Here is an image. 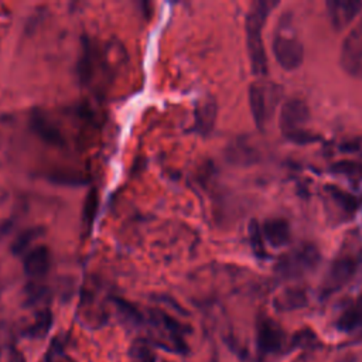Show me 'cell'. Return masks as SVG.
<instances>
[{
	"mask_svg": "<svg viewBox=\"0 0 362 362\" xmlns=\"http://www.w3.org/2000/svg\"><path fill=\"white\" fill-rule=\"evenodd\" d=\"M279 4V1L272 0H257L253 1L246 14V45L252 72L257 76L267 74V55L263 44V28L266 20L272 10Z\"/></svg>",
	"mask_w": 362,
	"mask_h": 362,
	"instance_id": "6da1fadb",
	"label": "cell"
},
{
	"mask_svg": "<svg viewBox=\"0 0 362 362\" xmlns=\"http://www.w3.org/2000/svg\"><path fill=\"white\" fill-rule=\"evenodd\" d=\"M96 208V197L93 194V191L88 195L86 198V205H85V218L88 219V225H90L92 219H93V215H95V209Z\"/></svg>",
	"mask_w": 362,
	"mask_h": 362,
	"instance_id": "7402d4cb",
	"label": "cell"
},
{
	"mask_svg": "<svg viewBox=\"0 0 362 362\" xmlns=\"http://www.w3.org/2000/svg\"><path fill=\"white\" fill-rule=\"evenodd\" d=\"M305 303H307L305 293L298 288L286 290L276 298V307L279 310H293L304 305Z\"/></svg>",
	"mask_w": 362,
	"mask_h": 362,
	"instance_id": "ac0fdd59",
	"label": "cell"
},
{
	"mask_svg": "<svg viewBox=\"0 0 362 362\" xmlns=\"http://www.w3.org/2000/svg\"><path fill=\"white\" fill-rule=\"evenodd\" d=\"M0 362H25V359L14 345H3L0 346Z\"/></svg>",
	"mask_w": 362,
	"mask_h": 362,
	"instance_id": "44dd1931",
	"label": "cell"
},
{
	"mask_svg": "<svg viewBox=\"0 0 362 362\" xmlns=\"http://www.w3.org/2000/svg\"><path fill=\"white\" fill-rule=\"evenodd\" d=\"M130 362H156V355L151 349V344L144 338H137L129 348Z\"/></svg>",
	"mask_w": 362,
	"mask_h": 362,
	"instance_id": "e0dca14e",
	"label": "cell"
},
{
	"mask_svg": "<svg viewBox=\"0 0 362 362\" xmlns=\"http://www.w3.org/2000/svg\"><path fill=\"white\" fill-rule=\"evenodd\" d=\"M283 89L280 85L272 81L257 79L249 86V106L253 120L259 129H263L273 116Z\"/></svg>",
	"mask_w": 362,
	"mask_h": 362,
	"instance_id": "3957f363",
	"label": "cell"
},
{
	"mask_svg": "<svg viewBox=\"0 0 362 362\" xmlns=\"http://www.w3.org/2000/svg\"><path fill=\"white\" fill-rule=\"evenodd\" d=\"M283 329L270 318L260 320L257 325V346L263 354L276 352L283 345Z\"/></svg>",
	"mask_w": 362,
	"mask_h": 362,
	"instance_id": "9c48e42d",
	"label": "cell"
},
{
	"mask_svg": "<svg viewBox=\"0 0 362 362\" xmlns=\"http://www.w3.org/2000/svg\"><path fill=\"white\" fill-rule=\"evenodd\" d=\"M328 17L334 30L341 31L348 27L362 10V3L355 0H329L327 1Z\"/></svg>",
	"mask_w": 362,
	"mask_h": 362,
	"instance_id": "ba28073f",
	"label": "cell"
},
{
	"mask_svg": "<svg viewBox=\"0 0 362 362\" xmlns=\"http://www.w3.org/2000/svg\"><path fill=\"white\" fill-rule=\"evenodd\" d=\"M216 113H218V106L214 98L206 96L201 99L195 109V120H194L195 130L202 136L209 134L214 129Z\"/></svg>",
	"mask_w": 362,
	"mask_h": 362,
	"instance_id": "8fae6325",
	"label": "cell"
},
{
	"mask_svg": "<svg viewBox=\"0 0 362 362\" xmlns=\"http://www.w3.org/2000/svg\"><path fill=\"white\" fill-rule=\"evenodd\" d=\"M338 328L349 334H362V296L341 313Z\"/></svg>",
	"mask_w": 362,
	"mask_h": 362,
	"instance_id": "4fadbf2b",
	"label": "cell"
},
{
	"mask_svg": "<svg viewBox=\"0 0 362 362\" xmlns=\"http://www.w3.org/2000/svg\"><path fill=\"white\" fill-rule=\"evenodd\" d=\"M320 255L314 245H301L283 255L277 262V270L284 277L301 276L318 264Z\"/></svg>",
	"mask_w": 362,
	"mask_h": 362,
	"instance_id": "277c9868",
	"label": "cell"
},
{
	"mask_svg": "<svg viewBox=\"0 0 362 362\" xmlns=\"http://www.w3.org/2000/svg\"><path fill=\"white\" fill-rule=\"evenodd\" d=\"M339 61L348 74H358L362 68V17L355 23L342 41Z\"/></svg>",
	"mask_w": 362,
	"mask_h": 362,
	"instance_id": "8992f818",
	"label": "cell"
},
{
	"mask_svg": "<svg viewBox=\"0 0 362 362\" xmlns=\"http://www.w3.org/2000/svg\"><path fill=\"white\" fill-rule=\"evenodd\" d=\"M113 301H115V304H116V307H117L120 315L123 317V320H124L126 322H129L130 325H139V324H141L143 315L140 314V311H139L134 305H132L130 303L124 301L123 298H113Z\"/></svg>",
	"mask_w": 362,
	"mask_h": 362,
	"instance_id": "d6986e66",
	"label": "cell"
},
{
	"mask_svg": "<svg viewBox=\"0 0 362 362\" xmlns=\"http://www.w3.org/2000/svg\"><path fill=\"white\" fill-rule=\"evenodd\" d=\"M31 127L33 130L45 141L51 144H61V133L58 129L45 117L41 112H34L31 115Z\"/></svg>",
	"mask_w": 362,
	"mask_h": 362,
	"instance_id": "5bb4252c",
	"label": "cell"
},
{
	"mask_svg": "<svg viewBox=\"0 0 362 362\" xmlns=\"http://www.w3.org/2000/svg\"><path fill=\"white\" fill-rule=\"evenodd\" d=\"M40 362H75L66 352V342L62 335L52 338L47 352Z\"/></svg>",
	"mask_w": 362,
	"mask_h": 362,
	"instance_id": "2e32d148",
	"label": "cell"
},
{
	"mask_svg": "<svg viewBox=\"0 0 362 362\" xmlns=\"http://www.w3.org/2000/svg\"><path fill=\"white\" fill-rule=\"evenodd\" d=\"M165 362H167V361H165Z\"/></svg>",
	"mask_w": 362,
	"mask_h": 362,
	"instance_id": "603a6c76",
	"label": "cell"
},
{
	"mask_svg": "<svg viewBox=\"0 0 362 362\" xmlns=\"http://www.w3.org/2000/svg\"><path fill=\"white\" fill-rule=\"evenodd\" d=\"M272 49L274 59L286 71L297 69L304 61L303 42L296 34L291 21L287 20V16H281L279 21L274 31Z\"/></svg>",
	"mask_w": 362,
	"mask_h": 362,
	"instance_id": "7a4b0ae2",
	"label": "cell"
},
{
	"mask_svg": "<svg viewBox=\"0 0 362 362\" xmlns=\"http://www.w3.org/2000/svg\"><path fill=\"white\" fill-rule=\"evenodd\" d=\"M356 272V260L351 256H341L335 259L321 286L322 296H331L335 291L341 290L355 274Z\"/></svg>",
	"mask_w": 362,
	"mask_h": 362,
	"instance_id": "52a82bcc",
	"label": "cell"
},
{
	"mask_svg": "<svg viewBox=\"0 0 362 362\" xmlns=\"http://www.w3.org/2000/svg\"><path fill=\"white\" fill-rule=\"evenodd\" d=\"M262 233L264 239L274 247L283 246L290 240V226L283 218H272L262 225Z\"/></svg>",
	"mask_w": 362,
	"mask_h": 362,
	"instance_id": "7c38bea8",
	"label": "cell"
},
{
	"mask_svg": "<svg viewBox=\"0 0 362 362\" xmlns=\"http://www.w3.org/2000/svg\"><path fill=\"white\" fill-rule=\"evenodd\" d=\"M52 325V314L48 308L41 310L35 320L27 327L24 334L30 338H44Z\"/></svg>",
	"mask_w": 362,
	"mask_h": 362,
	"instance_id": "9a60e30c",
	"label": "cell"
},
{
	"mask_svg": "<svg viewBox=\"0 0 362 362\" xmlns=\"http://www.w3.org/2000/svg\"><path fill=\"white\" fill-rule=\"evenodd\" d=\"M249 236H250V245L257 256H264V247H263V233L262 228L257 225L256 221L250 222L249 226Z\"/></svg>",
	"mask_w": 362,
	"mask_h": 362,
	"instance_id": "ffe728a7",
	"label": "cell"
},
{
	"mask_svg": "<svg viewBox=\"0 0 362 362\" xmlns=\"http://www.w3.org/2000/svg\"><path fill=\"white\" fill-rule=\"evenodd\" d=\"M308 119H310L308 105L300 98H290L283 103L280 109L279 124L287 137L293 140H298L300 136H304L303 127L308 122Z\"/></svg>",
	"mask_w": 362,
	"mask_h": 362,
	"instance_id": "5b68a950",
	"label": "cell"
},
{
	"mask_svg": "<svg viewBox=\"0 0 362 362\" xmlns=\"http://www.w3.org/2000/svg\"><path fill=\"white\" fill-rule=\"evenodd\" d=\"M24 272L31 279L44 277L51 267V252L47 246L31 247L24 256Z\"/></svg>",
	"mask_w": 362,
	"mask_h": 362,
	"instance_id": "30bf717a",
	"label": "cell"
}]
</instances>
